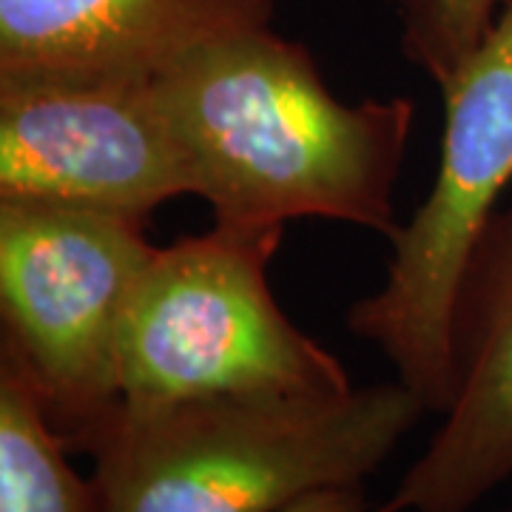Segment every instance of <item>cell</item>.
<instances>
[{
    "label": "cell",
    "mask_w": 512,
    "mask_h": 512,
    "mask_svg": "<svg viewBox=\"0 0 512 512\" xmlns=\"http://www.w3.org/2000/svg\"><path fill=\"white\" fill-rule=\"evenodd\" d=\"M194 197L220 225L330 220L393 237L396 183L416 120L410 97L342 103L311 49L254 29L154 77Z\"/></svg>",
    "instance_id": "cell-1"
},
{
    "label": "cell",
    "mask_w": 512,
    "mask_h": 512,
    "mask_svg": "<svg viewBox=\"0 0 512 512\" xmlns=\"http://www.w3.org/2000/svg\"><path fill=\"white\" fill-rule=\"evenodd\" d=\"M427 407L396 382L339 393L120 399L80 453L100 512H282L365 484Z\"/></svg>",
    "instance_id": "cell-2"
},
{
    "label": "cell",
    "mask_w": 512,
    "mask_h": 512,
    "mask_svg": "<svg viewBox=\"0 0 512 512\" xmlns=\"http://www.w3.org/2000/svg\"><path fill=\"white\" fill-rule=\"evenodd\" d=\"M285 228L220 225L157 248L128 296L117 373L128 402L339 393L345 365L279 308L268 265Z\"/></svg>",
    "instance_id": "cell-3"
},
{
    "label": "cell",
    "mask_w": 512,
    "mask_h": 512,
    "mask_svg": "<svg viewBox=\"0 0 512 512\" xmlns=\"http://www.w3.org/2000/svg\"><path fill=\"white\" fill-rule=\"evenodd\" d=\"M439 92L436 180L390 237L382 288L348 308V330L382 353L427 413L444 416L458 390V285L501 194L512 188V0Z\"/></svg>",
    "instance_id": "cell-4"
},
{
    "label": "cell",
    "mask_w": 512,
    "mask_h": 512,
    "mask_svg": "<svg viewBox=\"0 0 512 512\" xmlns=\"http://www.w3.org/2000/svg\"><path fill=\"white\" fill-rule=\"evenodd\" d=\"M146 225L0 200V359L23 373L72 453L123 399L120 325L157 251Z\"/></svg>",
    "instance_id": "cell-5"
},
{
    "label": "cell",
    "mask_w": 512,
    "mask_h": 512,
    "mask_svg": "<svg viewBox=\"0 0 512 512\" xmlns=\"http://www.w3.org/2000/svg\"><path fill=\"white\" fill-rule=\"evenodd\" d=\"M194 177L154 80H0V200L148 222Z\"/></svg>",
    "instance_id": "cell-6"
},
{
    "label": "cell",
    "mask_w": 512,
    "mask_h": 512,
    "mask_svg": "<svg viewBox=\"0 0 512 512\" xmlns=\"http://www.w3.org/2000/svg\"><path fill=\"white\" fill-rule=\"evenodd\" d=\"M453 350L456 402L384 512H473L512 478V200L495 211L461 276Z\"/></svg>",
    "instance_id": "cell-7"
},
{
    "label": "cell",
    "mask_w": 512,
    "mask_h": 512,
    "mask_svg": "<svg viewBox=\"0 0 512 512\" xmlns=\"http://www.w3.org/2000/svg\"><path fill=\"white\" fill-rule=\"evenodd\" d=\"M274 0H0V80H154L268 29Z\"/></svg>",
    "instance_id": "cell-8"
},
{
    "label": "cell",
    "mask_w": 512,
    "mask_h": 512,
    "mask_svg": "<svg viewBox=\"0 0 512 512\" xmlns=\"http://www.w3.org/2000/svg\"><path fill=\"white\" fill-rule=\"evenodd\" d=\"M35 390L0 359V512H100Z\"/></svg>",
    "instance_id": "cell-9"
},
{
    "label": "cell",
    "mask_w": 512,
    "mask_h": 512,
    "mask_svg": "<svg viewBox=\"0 0 512 512\" xmlns=\"http://www.w3.org/2000/svg\"><path fill=\"white\" fill-rule=\"evenodd\" d=\"M507 0H433L416 32L402 35L404 57L444 86L493 29Z\"/></svg>",
    "instance_id": "cell-10"
},
{
    "label": "cell",
    "mask_w": 512,
    "mask_h": 512,
    "mask_svg": "<svg viewBox=\"0 0 512 512\" xmlns=\"http://www.w3.org/2000/svg\"><path fill=\"white\" fill-rule=\"evenodd\" d=\"M282 512H384L382 507H370L365 495V484H350V487H330L319 493L305 495L288 510Z\"/></svg>",
    "instance_id": "cell-11"
},
{
    "label": "cell",
    "mask_w": 512,
    "mask_h": 512,
    "mask_svg": "<svg viewBox=\"0 0 512 512\" xmlns=\"http://www.w3.org/2000/svg\"><path fill=\"white\" fill-rule=\"evenodd\" d=\"M384 3H390L396 9V15L402 18V35H410L424 23L433 0H384Z\"/></svg>",
    "instance_id": "cell-12"
},
{
    "label": "cell",
    "mask_w": 512,
    "mask_h": 512,
    "mask_svg": "<svg viewBox=\"0 0 512 512\" xmlns=\"http://www.w3.org/2000/svg\"><path fill=\"white\" fill-rule=\"evenodd\" d=\"M507 512H512V507H510V510H507Z\"/></svg>",
    "instance_id": "cell-13"
}]
</instances>
